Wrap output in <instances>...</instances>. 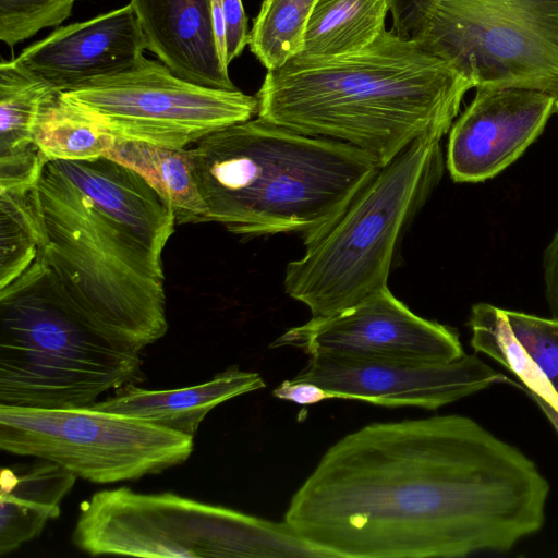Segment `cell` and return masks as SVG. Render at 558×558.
Returning a JSON list of instances; mask_svg holds the SVG:
<instances>
[{
  "label": "cell",
  "mask_w": 558,
  "mask_h": 558,
  "mask_svg": "<svg viewBox=\"0 0 558 558\" xmlns=\"http://www.w3.org/2000/svg\"><path fill=\"white\" fill-rule=\"evenodd\" d=\"M549 484L520 449L458 414L368 424L338 440L284 522L332 558L505 553L545 523Z\"/></svg>",
  "instance_id": "1"
},
{
  "label": "cell",
  "mask_w": 558,
  "mask_h": 558,
  "mask_svg": "<svg viewBox=\"0 0 558 558\" xmlns=\"http://www.w3.org/2000/svg\"><path fill=\"white\" fill-rule=\"evenodd\" d=\"M45 268L88 326L141 353L167 330L162 251L170 205L109 157L48 160L34 186Z\"/></svg>",
  "instance_id": "2"
},
{
  "label": "cell",
  "mask_w": 558,
  "mask_h": 558,
  "mask_svg": "<svg viewBox=\"0 0 558 558\" xmlns=\"http://www.w3.org/2000/svg\"><path fill=\"white\" fill-rule=\"evenodd\" d=\"M471 88L417 40L386 29L357 52L294 57L267 71L256 95L257 117L349 144L383 167L415 141L446 135Z\"/></svg>",
  "instance_id": "3"
},
{
  "label": "cell",
  "mask_w": 558,
  "mask_h": 558,
  "mask_svg": "<svg viewBox=\"0 0 558 558\" xmlns=\"http://www.w3.org/2000/svg\"><path fill=\"white\" fill-rule=\"evenodd\" d=\"M187 153L207 221L245 238L296 233L308 239L381 168L349 144L259 117L218 130Z\"/></svg>",
  "instance_id": "4"
},
{
  "label": "cell",
  "mask_w": 558,
  "mask_h": 558,
  "mask_svg": "<svg viewBox=\"0 0 558 558\" xmlns=\"http://www.w3.org/2000/svg\"><path fill=\"white\" fill-rule=\"evenodd\" d=\"M441 138L412 143L303 241L304 255L287 265L283 287L312 317L336 314L388 287L401 235L441 178Z\"/></svg>",
  "instance_id": "5"
},
{
  "label": "cell",
  "mask_w": 558,
  "mask_h": 558,
  "mask_svg": "<svg viewBox=\"0 0 558 558\" xmlns=\"http://www.w3.org/2000/svg\"><path fill=\"white\" fill-rule=\"evenodd\" d=\"M141 353L108 339L66 304L43 257L0 289V404L86 407L141 379Z\"/></svg>",
  "instance_id": "6"
},
{
  "label": "cell",
  "mask_w": 558,
  "mask_h": 558,
  "mask_svg": "<svg viewBox=\"0 0 558 558\" xmlns=\"http://www.w3.org/2000/svg\"><path fill=\"white\" fill-rule=\"evenodd\" d=\"M72 541L93 556L325 557L284 521L128 487L99 490L83 502Z\"/></svg>",
  "instance_id": "7"
},
{
  "label": "cell",
  "mask_w": 558,
  "mask_h": 558,
  "mask_svg": "<svg viewBox=\"0 0 558 558\" xmlns=\"http://www.w3.org/2000/svg\"><path fill=\"white\" fill-rule=\"evenodd\" d=\"M413 39L474 88L558 96V0H440Z\"/></svg>",
  "instance_id": "8"
},
{
  "label": "cell",
  "mask_w": 558,
  "mask_h": 558,
  "mask_svg": "<svg viewBox=\"0 0 558 558\" xmlns=\"http://www.w3.org/2000/svg\"><path fill=\"white\" fill-rule=\"evenodd\" d=\"M0 448L53 462L76 477L110 484L185 462L193 437L90 405L41 409L0 404Z\"/></svg>",
  "instance_id": "9"
},
{
  "label": "cell",
  "mask_w": 558,
  "mask_h": 558,
  "mask_svg": "<svg viewBox=\"0 0 558 558\" xmlns=\"http://www.w3.org/2000/svg\"><path fill=\"white\" fill-rule=\"evenodd\" d=\"M62 95L98 118L117 138L172 149L186 148L258 112L256 96L197 85L145 57Z\"/></svg>",
  "instance_id": "10"
},
{
  "label": "cell",
  "mask_w": 558,
  "mask_h": 558,
  "mask_svg": "<svg viewBox=\"0 0 558 558\" xmlns=\"http://www.w3.org/2000/svg\"><path fill=\"white\" fill-rule=\"evenodd\" d=\"M287 345L308 355L378 361L450 362L465 354L453 329L416 315L388 287L336 314L290 328L270 347Z\"/></svg>",
  "instance_id": "11"
},
{
  "label": "cell",
  "mask_w": 558,
  "mask_h": 558,
  "mask_svg": "<svg viewBox=\"0 0 558 558\" xmlns=\"http://www.w3.org/2000/svg\"><path fill=\"white\" fill-rule=\"evenodd\" d=\"M331 391L336 399L436 410L508 380L476 355L450 362H405L310 355L294 377Z\"/></svg>",
  "instance_id": "12"
},
{
  "label": "cell",
  "mask_w": 558,
  "mask_h": 558,
  "mask_svg": "<svg viewBox=\"0 0 558 558\" xmlns=\"http://www.w3.org/2000/svg\"><path fill=\"white\" fill-rule=\"evenodd\" d=\"M453 122L447 169L456 182H482L513 163L555 113V97L522 87H478Z\"/></svg>",
  "instance_id": "13"
},
{
  "label": "cell",
  "mask_w": 558,
  "mask_h": 558,
  "mask_svg": "<svg viewBox=\"0 0 558 558\" xmlns=\"http://www.w3.org/2000/svg\"><path fill=\"white\" fill-rule=\"evenodd\" d=\"M145 40L130 4L60 27L15 58L60 93L122 72L143 57Z\"/></svg>",
  "instance_id": "14"
},
{
  "label": "cell",
  "mask_w": 558,
  "mask_h": 558,
  "mask_svg": "<svg viewBox=\"0 0 558 558\" xmlns=\"http://www.w3.org/2000/svg\"><path fill=\"white\" fill-rule=\"evenodd\" d=\"M146 49L174 75L201 86L236 89L215 36L211 0H130Z\"/></svg>",
  "instance_id": "15"
},
{
  "label": "cell",
  "mask_w": 558,
  "mask_h": 558,
  "mask_svg": "<svg viewBox=\"0 0 558 558\" xmlns=\"http://www.w3.org/2000/svg\"><path fill=\"white\" fill-rule=\"evenodd\" d=\"M265 386L259 374L231 366L208 381L179 389L148 390L128 384L89 405L194 437L215 407Z\"/></svg>",
  "instance_id": "16"
},
{
  "label": "cell",
  "mask_w": 558,
  "mask_h": 558,
  "mask_svg": "<svg viewBox=\"0 0 558 558\" xmlns=\"http://www.w3.org/2000/svg\"><path fill=\"white\" fill-rule=\"evenodd\" d=\"M61 93L15 59L0 64V191L36 184L48 161L36 145L43 111Z\"/></svg>",
  "instance_id": "17"
},
{
  "label": "cell",
  "mask_w": 558,
  "mask_h": 558,
  "mask_svg": "<svg viewBox=\"0 0 558 558\" xmlns=\"http://www.w3.org/2000/svg\"><path fill=\"white\" fill-rule=\"evenodd\" d=\"M77 477L60 465L37 459L1 470L0 555L38 536L60 514V504Z\"/></svg>",
  "instance_id": "18"
},
{
  "label": "cell",
  "mask_w": 558,
  "mask_h": 558,
  "mask_svg": "<svg viewBox=\"0 0 558 558\" xmlns=\"http://www.w3.org/2000/svg\"><path fill=\"white\" fill-rule=\"evenodd\" d=\"M388 0H316L296 57L333 58L357 52L385 31Z\"/></svg>",
  "instance_id": "19"
},
{
  "label": "cell",
  "mask_w": 558,
  "mask_h": 558,
  "mask_svg": "<svg viewBox=\"0 0 558 558\" xmlns=\"http://www.w3.org/2000/svg\"><path fill=\"white\" fill-rule=\"evenodd\" d=\"M140 173L170 205L177 225L207 222L187 148L172 149L117 138L106 155Z\"/></svg>",
  "instance_id": "20"
},
{
  "label": "cell",
  "mask_w": 558,
  "mask_h": 558,
  "mask_svg": "<svg viewBox=\"0 0 558 558\" xmlns=\"http://www.w3.org/2000/svg\"><path fill=\"white\" fill-rule=\"evenodd\" d=\"M117 137L94 114L62 93L43 111L35 134L47 160H88L106 156Z\"/></svg>",
  "instance_id": "21"
},
{
  "label": "cell",
  "mask_w": 558,
  "mask_h": 558,
  "mask_svg": "<svg viewBox=\"0 0 558 558\" xmlns=\"http://www.w3.org/2000/svg\"><path fill=\"white\" fill-rule=\"evenodd\" d=\"M471 345L512 372L527 390L542 398L558 412V395L514 336L505 310L487 303L472 306L469 319Z\"/></svg>",
  "instance_id": "22"
},
{
  "label": "cell",
  "mask_w": 558,
  "mask_h": 558,
  "mask_svg": "<svg viewBox=\"0 0 558 558\" xmlns=\"http://www.w3.org/2000/svg\"><path fill=\"white\" fill-rule=\"evenodd\" d=\"M34 186L0 191V289L43 257Z\"/></svg>",
  "instance_id": "23"
},
{
  "label": "cell",
  "mask_w": 558,
  "mask_h": 558,
  "mask_svg": "<svg viewBox=\"0 0 558 558\" xmlns=\"http://www.w3.org/2000/svg\"><path fill=\"white\" fill-rule=\"evenodd\" d=\"M316 0H264L248 33L252 53L275 70L296 57Z\"/></svg>",
  "instance_id": "24"
},
{
  "label": "cell",
  "mask_w": 558,
  "mask_h": 558,
  "mask_svg": "<svg viewBox=\"0 0 558 558\" xmlns=\"http://www.w3.org/2000/svg\"><path fill=\"white\" fill-rule=\"evenodd\" d=\"M76 0H0V39L14 46L69 17Z\"/></svg>",
  "instance_id": "25"
},
{
  "label": "cell",
  "mask_w": 558,
  "mask_h": 558,
  "mask_svg": "<svg viewBox=\"0 0 558 558\" xmlns=\"http://www.w3.org/2000/svg\"><path fill=\"white\" fill-rule=\"evenodd\" d=\"M505 313L514 336L558 395V319L509 310Z\"/></svg>",
  "instance_id": "26"
},
{
  "label": "cell",
  "mask_w": 558,
  "mask_h": 558,
  "mask_svg": "<svg viewBox=\"0 0 558 558\" xmlns=\"http://www.w3.org/2000/svg\"><path fill=\"white\" fill-rule=\"evenodd\" d=\"M440 0H388L396 34L415 38Z\"/></svg>",
  "instance_id": "27"
},
{
  "label": "cell",
  "mask_w": 558,
  "mask_h": 558,
  "mask_svg": "<svg viewBox=\"0 0 558 558\" xmlns=\"http://www.w3.org/2000/svg\"><path fill=\"white\" fill-rule=\"evenodd\" d=\"M226 22V48L228 65L239 57L248 44L247 19L242 0H221Z\"/></svg>",
  "instance_id": "28"
},
{
  "label": "cell",
  "mask_w": 558,
  "mask_h": 558,
  "mask_svg": "<svg viewBox=\"0 0 558 558\" xmlns=\"http://www.w3.org/2000/svg\"><path fill=\"white\" fill-rule=\"evenodd\" d=\"M272 395L282 400L306 405L318 403L327 399H336L335 395L313 383L296 380L294 378L282 381Z\"/></svg>",
  "instance_id": "29"
},
{
  "label": "cell",
  "mask_w": 558,
  "mask_h": 558,
  "mask_svg": "<svg viewBox=\"0 0 558 558\" xmlns=\"http://www.w3.org/2000/svg\"><path fill=\"white\" fill-rule=\"evenodd\" d=\"M543 268L546 300L553 317L558 319V230L544 253Z\"/></svg>",
  "instance_id": "30"
},
{
  "label": "cell",
  "mask_w": 558,
  "mask_h": 558,
  "mask_svg": "<svg viewBox=\"0 0 558 558\" xmlns=\"http://www.w3.org/2000/svg\"><path fill=\"white\" fill-rule=\"evenodd\" d=\"M533 400L534 402L539 407V409L544 412V414L547 416V418L551 422L553 426L555 427L556 432L558 433V412L551 408L547 402H545L542 398L537 397L536 395L524 390Z\"/></svg>",
  "instance_id": "31"
},
{
  "label": "cell",
  "mask_w": 558,
  "mask_h": 558,
  "mask_svg": "<svg viewBox=\"0 0 558 558\" xmlns=\"http://www.w3.org/2000/svg\"><path fill=\"white\" fill-rule=\"evenodd\" d=\"M555 113L558 114V96L555 98Z\"/></svg>",
  "instance_id": "32"
}]
</instances>
